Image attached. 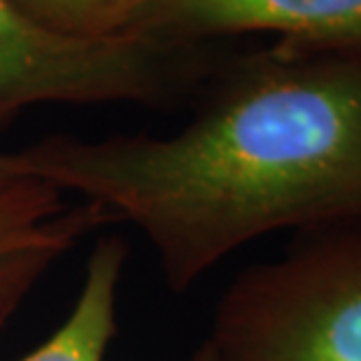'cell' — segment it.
<instances>
[{
	"label": "cell",
	"mask_w": 361,
	"mask_h": 361,
	"mask_svg": "<svg viewBox=\"0 0 361 361\" xmlns=\"http://www.w3.org/2000/svg\"><path fill=\"white\" fill-rule=\"evenodd\" d=\"M14 154L140 228L182 294L257 238L361 217V54L275 42L221 61L178 133L49 135Z\"/></svg>",
	"instance_id": "6da1fadb"
},
{
	"label": "cell",
	"mask_w": 361,
	"mask_h": 361,
	"mask_svg": "<svg viewBox=\"0 0 361 361\" xmlns=\"http://www.w3.org/2000/svg\"><path fill=\"white\" fill-rule=\"evenodd\" d=\"M207 338L224 361H361V217L298 231L238 273Z\"/></svg>",
	"instance_id": "7a4b0ae2"
},
{
	"label": "cell",
	"mask_w": 361,
	"mask_h": 361,
	"mask_svg": "<svg viewBox=\"0 0 361 361\" xmlns=\"http://www.w3.org/2000/svg\"><path fill=\"white\" fill-rule=\"evenodd\" d=\"M221 56L135 35L82 37L0 0V128L33 105H166L203 87Z\"/></svg>",
	"instance_id": "3957f363"
},
{
	"label": "cell",
	"mask_w": 361,
	"mask_h": 361,
	"mask_svg": "<svg viewBox=\"0 0 361 361\" xmlns=\"http://www.w3.org/2000/svg\"><path fill=\"white\" fill-rule=\"evenodd\" d=\"M124 33L178 47L273 33L294 49L361 54V0H140Z\"/></svg>",
	"instance_id": "277c9868"
},
{
	"label": "cell",
	"mask_w": 361,
	"mask_h": 361,
	"mask_svg": "<svg viewBox=\"0 0 361 361\" xmlns=\"http://www.w3.org/2000/svg\"><path fill=\"white\" fill-rule=\"evenodd\" d=\"M126 257V243L119 235L98 238L71 314L40 348L19 361H105L117 334V291Z\"/></svg>",
	"instance_id": "5b68a950"
},
{
	"label": "cell",
	"mask_w": 361,
	"mask_h": 361,
	"mask_svg": "<svg viewBox=\"0 0 361 361\" xmlns=\"http://www.w3.org/2000/svg\"><path fill=\"white\" fill-rule=\"evenodd\" d=\"M110 219L91 203L68 207L61 191L26 180L0 194V252L44 243L59 235H87Z\"/></svg>",
	"instance_id": "8992f818"
},
{
	"label": "cell",
	"mask_w": 361,
	"mask_h": 361,
	"mask_svg": "<svg viewBox=\"0 0 361 361\" xmlns=\"http://www.w3.org/2000/svg\"><path fill=\"white\" fill-rule=\"evenodd\" d=\"M40 24L82 37L121 35L140 0H14Z\"/></svg>",
	"instance_id": "52a82bcc"
},
{
	"label": "cell",
	"mask_w": 361,
	"mask_h": 361,
	"mask_svg": "<svg viewBox=\"0 0 361 361\" xmlns=\"http://www.w3.org/2000/svg\"><path fill=\"white\" fill-rule=\"evenodd\" d=\"M75 245V235H59L19 250L0 252V326L17 312L42 275Z\"/></svg>",
	"instance_id": "ba28073f"
},
{
	"label": "cell",
	"mask_w": 361,
	"mask_h": 361,
	"mask_svg": "<svg viewBox=\"0 0 361 361\" xmlns=\"http://www.w3.org/2000/svg\"><path fill=\"white\" fill-rule=\"evenodd\" d=\"M30 178H26L24 168L19 166L17 161V154H7V152H0V194L12 187H17V184L26 182Z\"/></svg>",
	"instance_id": "9c48e42d"
},
{
	"label": "cell",
	"mask_w": 361,
	"mask_h": 361,
	"mask_svg": "<svg viewBox=\"0 0 361 361\" xmlns=\"http://www.w3.org/2000/svg\"><path fill=\"white\" fill-rule=\"evenodd\" d=\"M187 361H224L219 355V350L214 348V343L210 341V338H205V341L198 345V348L194 350V355H191Z\"/></svg>",
	"instance_id": "30bf717a"
}]
</instances>
